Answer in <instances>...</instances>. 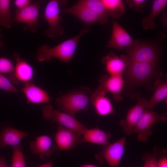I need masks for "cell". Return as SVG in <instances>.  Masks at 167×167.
I'll use <instances>...</instances> for the list:
<instances>
[{
	"label": "cell",
	"mask_w": 167,
	"mask_h": 167,
	"mask_svg": "<svg viewBox=\"0 0 167 167\" xmlns=\"http://www.w3.org/2000/svg\"><path fill=\"white\" fill-rule=\"evenodd\" d=\"M123 74V94L134 98L139 97L137 89L144 87L152 89L153 80L159 79L163 74L158 64L131 62Z\"/></svg>",
	"instance_id": "6da1fadb"
},
{
	"label": "cell",
	"mask_w": 167,
	"mask_h": 167,
	"mask_svg": "<svg viewBox=\"0 0 167 167\" xmlns=\"http://www.w3.org/2000/svg\"><path fill=\"white\" fill-rule=\"evenodd\" d=\"M89 31L86 28L83 29L76 36L53 47L46 44L40 46L36 53L37 60L40 62H48L54 58L68 64L74 56L80 38Z\"/></svg>",
	"instance_id": "7a4b0ae2"
},
{
	"label": "cell",
	"mask_w": 167,
	"mask_h": 167,
	"mask_svg": "<svg viewBox=\"0 0 167 167\" xmlns=\"http://www.w3.org/2000/svg\"><path fill=\"white\" fill-rule=\"evenodd\" d=\"M91 92L88 87L82 86L59 96L56 99V105L59 110L75 116L87 108Z\"/></svg>",
	"instance_id": "3957f363"
},
{
	"label": "cell",
	"mask_w": 167,
	"mask_h": 167,
	"mask_svg": "<svg viewBox=\"0 0 167 167\" xmlns=\"http://www.w3.org/2000/svg\"><path fill=\"white\" fill-rule=\"evenodd\" d=\"M125 50L131 62L158 64L160 61V49L152 42L134 40L132 44Z\"/></svg>",
	"instance_id": "277c9868"
},
{
	"label": "cell",
	"mask_w": 167,
	"mask_h": 167,
	"mask_svg": "<svg viewBox=\"0 0 167 167\" xmlns=\"http://www.w3.org/2000/svg\"><path fill=\"white\" fill-rule=\"evenodd\" d=\"M66 0H50L47 3L44 11L45 18L49 28L45 32V35L50 38H55L62 35L64 30L61 23L62 19L60 14V9L66 6Z\"/></svg>",
	"instance_id": "5b68a950"
},
{
	"label": "cell",
	"mask_w": 167,
	"mask_h": 167,
	"mask_svg": "<svg viewBox=\"0 0 167 167\" xmlns=\"http://www.w3.org/2000/svg\"><path fill=\"white\" fill-rule=\"evenodd\" d=\"M42 111L43 118L50 120L51 124L57 123L71 130L80 137H82L87 129L75 118V116L56 110L50 104L44 107Z\"/></svg>",
	"instance_id": "8992f818"
},
{
	"label": "cell",
	"mask_w": 167,
	"mask_h": 167,
	"mask_svg": "<svg viewBox=\"0 0 167 167\" xmlns=\"http://www.w3.org/2000/svg\"><path fill=\"white\" fill-rule=\"evenodd\" d=\"M167 120L166 112L159 113L151 110L145 109L135 125L132 134H136L139 141L145 142L153 134L151 130L155 124Z\"/></svg>",
	"instance_id": "52a82bcc"
},
{
	"label": "cell",
	"mask_w": 167,
	"mask_h": 167,
	"mask_svg": "<svg viewBox=\"0 0 167 167\" xmlns=\"http://www.w3.org/2000/svg\"><path fill=\"white\" fill-rule=\"evenodd\" d=\"M126 138L124 137L115 142L103 146L102 150L96 156L99 161L103 160L111 167H119L124 153Z\"/></svg>",
	"instance_id": "ba28073f"
},
{
	"label": "cell",
	"mask_w": 167,
	"mask_h": 167,
	"mask_svg": "<svg viewBox=\"0 0 167 167\" xmlns=\"http://www.w3.org/2000/svg\"><path fill=\"white\" fill-rule=\"evenodd\" d=\"M41 3L42 1H37L24 8L17 10L14 20L25 24L30 31L36 32L38 26L39 10Z\"/></svg>",
	"instance_id": "9c48e42d"
},
{
	"label": "cell",
	"mask_w": 167,
	"mask_h": 167,
	"mask_svg": "<svg viewBox=\"0 0 167 167\" xmlns=\"http://www.w3.org/2000/svg\"><path fill=\"white\" fill-rule=\"evenodd\" d=\"M148 101L147 99L139 97L136 104L128 111L126 118L119 121V125L124 133L128 136L132 134L133 128L145 109Z\"/></svg>",
	"instance_id": "30bf717a"
},
{
	"label": "cell",
	"mask_w": 167,
	"mask_h": 167,
	"mask_svg": "<svg viewBox=\"0 0 167 167\" xmlns=\"http://www.w3.org/2000/svg\"><path fill=\"white\" fill-rule=\"evenodd\" d=\"M62 11L75 16L86 24L98 23L103 25L107 22L93 11L77 2L72 6L64 9Z\"/></svg>",
	"instance_id": "8fae6325"
},
{
	"label": "cell",
	"mask_w": 167,
	"mask_h": 167,
	"mask_svg": "<svg viewBox=\"0 0 167 167\" xmlns=\"http://www.w3.org/2000/svg\"><path fill=\"white\" fill-rule=\"evenodd\" d=\"M98 82V88L112 93L115 101H120L123 100L121 93L124 85L122 75H104L100 78Z\"/></svg>",
	"instance_id": "7c38bea8"
},
{
	"label": "cell",
	"mask_w": 167,
	"mask_h": 167,
	"mask_svg": "<svg viewBox=\"0 0 167 167\" xmlns=\"http://www.w3.org/2000/svg\"><path fill=\"white\" fill-rule=\"evenodd\" d=\"M101 61L109 75H122L130 63L127 55L118 56L112 52L103 57Z\"/></svg>",
	"instance_id": "4fadbf2b"
},
{
	"label": "cell",
	"mask_w": 167,
	"mask_h": 167,
	"mask_svg": "<svg viewBox=\"0 0 167 167\" xmlns=\"http://www.w3.org/2000/svg\"><path fill=\"white\" fill-rule=\"evenodd\" d=\"M112 24L111 37L106 47L122 50L131 45L134 41L131 36L114 19Z\"/></svg>",
	"instance_id": "5bb4252c"
},
{
	"label": "cell",
	"mask_w": 167,
	"mask_h": 167,
	"mask_svg": "<svg viewBox=\"0 0 167 167\" xmlns=\"http://www.w3.org/2000/svg\"><path fill=\"white\" fill-rule=\"evenodd\" d=\"M108 93L98 87L91 94L90 101L96 113L101 117L112 115L114 110L111 101L106 95Z\"/></svg>",
	"instance_id": "9a60e30c"
},
{
	"label": "cell",
	"mask_w": 167,
	"mask_h": 167,
	"mask_svg": "<svg viewBox=\"0 0 167 167\" xmlns=\"http://www.w3.org/2000/svg\"><path fill=\"white\" fill-rule=\"evenodd\" d=\"M14 57L16 61L15 70L8 78L11 82L15 84L19 82L28 83L33 78L34 71L32 66L15 54Z\"/></svg>",
	"instance_id": "2e32d148"
},
{
	"label": "cell",
	"mask_w": 167,
	"mask_h": 167,
	"mask_svg": "<svg viewBox=\"0 0 167 167\" xmlns=\"http://www.w3.org/2000/svg\"><path fill=\"white\" fill-rule=\"evenodd\" d=\"M79 137L71 130L59 125L55 139L56 145L60 151H69L79 143Z\"/></svg>",
	"instance_id": "e0dca14e"
},
{
	"label": "cell",
	"mask_w": 167,
	"mask_h": 167,
	"mask_svg": "<svg viewBox=\"0 0 167 167\" xmlns=\"http://www.w3.org/2000/svg\"><path fill=\"white\" fill-rule=\"evenodd\" d=\"M22 91L28 103H46L50 100V97L45 91L34 84L27 83Z\"/></svg>",
	"instance_id": "ac0fdd59"
},
{
	"label": "cell",
	"mask_w": 167,
	"mask_h": 167,
	"mask_svg": "<svg viewBox=\"0 0 167 167\" xmlns=\"http://www.w3.org/2000/svg\"><path fill=\"white\" fill-rule=\"evenodd\" d=\"M52 145L51 138L48 135H41L30 142V148L33 154L43 159L45 157H50L53 153L54 150Z\"/></svg>",
	"instance_id": "d6986e66"
},
{
	"label": "cell",
	"mask_w": 167,
	"mask_h": 167,
	"mask_svg": "<svg viewBox=\"0 0 167 167\" xmlns=\"http://www.w3.org/2000/svg\"><path fill=\"white\" fill-rule=\"evenodd\" d=\"M29 134L11 127H7L0 132V149L6 146L15 147L18 146L22 140Z\"/></svg>",
	"instance_id": "ffe728a7"
},
{
	"label": "cell",
	"mask_w": 167,
	"mask_h": 167,
	"mask_svg": "<svg viewBox=\"0 0 167 167\" xmlns=\"http://www.w3.org/2000/svg\"><path fill=\"white\" fill-rule=\"evenodd\" d=\"M81 137L79 143H89L101 145L103 147L109 143V140L111 138L109 131L97 127L87 128Z\"/></svg>",
	"instance_id": "44dd1931"
},
{
	"label": "cell",
	"mask_w": 167,
	"mask_h": 167,
	"mask_svg": "<svg viewBox=\"0 0 167 167\" xmlns=\"http://www.w3.org/2000/svg\"><path fill=\"white\" fill-rule=\"evenodd\" d=\"M153 84L154 87L153 93L148 101L145 108L148 110H151L157 104L167 98V81L157 79L155 80Z\"/></svg>",
	"instance_id": "7402d4cb"
},
{
	"label": "cell",
	"mask_w": 167,
	"mask_h": 167,
	"mask_svg": "<svg viewBox=\"0 0 167 167\" xmlns=\"http://www.w3.org/2000/svg\"><path fill=\"white\" fill-rule=\"evenodd\" d=\"M167 4L166 0H155L152 1L151 13L148 16L144 17L142 20L143 27L144 30L153 29L156 28V24L154 21V19Z\"/></svg>",
	"instance_id": "603a6c76"
},
{
	"label": "cell",
	"mask_w": 167,
	"mask_h": 167,
	"mask_svg": "<svg viewBox=\"0 0 167 167\" xmlns=\"http://www.w3.org/2000/svg\"><path fill=\"white\" fill-rule=\"evenodd\" d=\"M109 16L117 19L123 15L125 8L122 0H101Z\"/></svg>",
	"instance_id": "cb8c5ba5"
},
{
	"label": "cell",
	"mask_w": 167,
	"mask_h": 167,
	"mask_svg": "<svg viewBox=\"0 0 167 167\" xmlns=\"http://www.w3.org/2000/svg\"><path fill=\"white\" fill-rule=\"evenodd\" d=\"M11 1L0 0V26L9 29L12 27L10 11Z\"/></svg>",
	"instance_id": "d4e9b609"
},
{
	"label": "cell",
	"mask_w": 167,
	"mask_h": 167,
	"mask_svg": "<svg viewBox=\"0 0 167 167\" xmlns=\"http://www.w3.org/2000/svg\"><path fill=\"white\" fill-rule=\"evenodd\" d=\"M77 2L89 8L108 22L109 15L101 0H80Z\"/></svg>",
	"instance_id": "484cf974"
},
{
	"label": "cell",
	"mask_w": 167,
	"mask_h": 167,
	"mask_svg": "<svg viewBox=\"0 0 167 167\" xmlns=\"http://www.w3.org/2000/svg\"><path fill=\"white\" fill-rule=\"evenodd\" d=\"M11 167H26L22 148L19 145L13 148Z\"/></svg>",
	"instance_id": "4316f807"
},
{
	"label": "cell",
	"mask_w": 167,
	"mask_h": 167,
	"mask_svg": "<svg viewBox=\"0 0 167 167\" xmlns=\"http://www.w3.org/2000/svg\"><path fill=\"white\" fill-rule=\"evenodd\" d=\"M15 70V66L9 59L0 57V73H12Z\"/></svg>",
	"instance_id": "83f0119b"
},
{
	"label": "cell",
	"mask_w": 167,
	"mask_h": 167,
	"mask_svg": "<svg viewBox=\"0 0 167 167\" xmlns=\"http://www.w3.org/2000/svg\"><path fill=\"white\" fill-rule=\"evenodd\" d=\"M0 90L16 93L17 90L8 78L0 73Z\"/></svg>",
	"instance_id": "f1b7e54d"
},
{
	"label": "cell",
	"mask_w": 167,
	"mask_h": 167,
	"mask_svg": "<svg viewBox=\"0 0 167 167\" xmlns=\"http://www.w3.org/2000/svg\"><path fill=\"white\" fill-rule=\"evenodd\" d=\"M157 156L156 152L146 154L143 157L144 161L143 167H158Z\"/></svg>",
	"instance_id": "f546056e"
},
{
	"label": "cell",
	"mask_w": 167,
	"mask_h": 167,
	"mask_svg": "<svg viewBox=\"0 0 167 167\" xmlns=\"http://www.w3.org/2000/svg\"><path fill=\"white\" fill-rule=\"evenodd\" d=\"M145 0H127L126 3L130 8L136 12H138L143 9L145 6Z\"/></svg>",
	"instance_id": "4dcf8cb0"
},
{
	"label": "cell",
	"mask_w": 167,
	"mask_h": 167,
	"mask_svg": "<svg viewBox=\"0 0 167 167\" xmlns=\"http://www.w3.org/2000/svg\"><path fill=\"white\" fill-rule=\"evenodd\" d=\"M31 3L32 1L29 0H15L14 1V4L18 10L24 8Z\"/></svg>",
	"instance_id": "1f68e13d"
},
{
	"label": "cell",
	"mask_w": 167,
	"mask_h": 167,
	"mask_svg": "<svg viewBox=\"0 0 167 167\" xmlns=\"http://www.w3.org/2000/svg\"><path fill=\"white\" fill-rule=\"evenodd\" d=\"M158 167H167V158L163 156L158 161Z\"/></svg>",
	"instance_id": "d6a6232c"
},
{
	"label": "cell",
	"mask_w": 167,
	"mask_h": 167,
	"mask_svg": "<svg viewBox=\"0 0 167 167\" xmlns=\"http://www.w3.org/2000/svg\"><path fill=\"white\" fill-rule=\"evenodd\" d=\"M167 12L165 11L163 13L161 19L162 23L164 25H167Z\"/></svg>",
	"instance_id": "836d02e7"
},
{
	"label": "cell",
	"mask_w": 167,
	"mask_h": 167,
	"mask_svg": "<svg viewBox=\"0 0 167 167\" xmlns=\"http://www.w3.org/2000/svg\"><path fill=\"white\" fill-rule=\"evenodd\" d=\"M53 160L40 166L36 167H53Z\"/></svg>",
	"instance_id": "e575fe53"
},
{
	"label": "cell",
	"mask_w": 167,
	"mask_h": 167,
	"mask_svg": "<svg viewBox=\"0 0 167 167\" xmlns=\"http://www.w3.org/2000/svg\"><path fill=\"white\" fill-rule=\"evenodd\" d=\"M0 167H7L5 158L0 157Z\"/></svg>",
	"instance_id": "d590c367"
},
{
	"label": "cell",
	"mask_w": 167,
	"mask_h": 167,
	"mask_svg": "<svg viewBox=\"0 0 167 167\" xmlns=\"http://www.w3.org/2000/svg\"><path fill=\"white\" fill-rule=\"evenodd\" d=\"M2 38V34L1 32V29H0V50L3 48L4 46V42Z\"/></svg>",
	"instance_id": "8d00e7d4"
},
{
	"label": "cell",
	"mask_w": 167,
	"mask_h": 167,
	"mask_svg": "<svg viewBox=\"0 0 167 167\" xmlns=\"http://www.w3.org/2000/svg\"><path fill=\"white\" fill-rule=\"evenodd\" d=\"M80 167H100L99 166L94 165L87 164L81 165Z\"/></svg>",
	"instance_id": "74e56055"
}]
</instances>
